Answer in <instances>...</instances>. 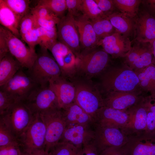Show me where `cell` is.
<instances>
[{
    "label": "cell",
    "mask_w": 155,
    "mask_h": 155,
    "mask_svg": "<svg viewBox=\"0 0 155 155\" xmlns=\"http://www.w3.org/2000/svg\"><path fill=\"white\" fill-rule=\"evenodd\" d=\"M136 17L135 19V40L150 43L155 39V18L145 9Z\"/></svg>",
    "instance_id": "cell-22"
},
{
    "label": "cell",
    "mask_w": 155,
    "mask_h": 155,
    "mask_svg": "<svg viewBox=\"0 0 155 155\" xmlns=\"http://www.w3.org/2000/svg\"><path fill=\"white\" fill-rule=\"evenodd\" d=\"M98 47L81 51L76 56L77 73L82 74L88 79L101 74L108 67L109 55L102 49Z\"/></svg>",
    "instance_id": "cell-3"
},
{
    "label": "cell",
    "mask_w": 155,
    "mask_h": 155,
    "mask_svg": "<svg viewBox=\"0 0 155 155\" xmlns=\"http://www.w3.org/2000/svg\"><path fill=\"white\" fill-rule=\"evenodd\" d=\"M45 33L43 41L40 46L48 50L58 40L56 26L49 28H44Z\"/></svg>",
    "instance_id": "cell-39"
},
{
    "label": "cell",
    "mask_w": 155,
    "mask_h": 155,
    "mask_svg": "<svg viewBox=\"0 0 155 155\" xmlns=\"http://www.w3.org/2000/svg\"><path fill=\"white\" fill-rule=\"evenodd\" d=\"M128 139L129 137L120 129L95 125L94 135L92 142L99 154L108 148L123 146Z\"/></svg>",
    "instance_id": "cell-12"
},
{
    "label": "cell",
    "mask_w": 155,
    "mask_h": 155,
    "mask_svg": "<svg viewBox=\"0 0 155 155\" xmlns=\"http://www.w3.org/2000/svg\"><path fill=\"white\" fill-rule=\"evenodd\" d=\"M59 67L62 76L72 78L77 73L76 56L67 46L57 41L49 49Z\"/></svg>",
    "instance_id": "cell-13"
},
{
    "label": "cell",
    "mask_w": 155,
    "mask_h": 155,
    "mask_svg": "<svg viewBox=\"0 0 155 155\" xmlns=\"http://www.w3.org/2000/svg\"><path fill=\"white\" fill-rule=\"evenodd\" d=\"M57 25L58 41L69 47L76 56L81 52L80 37L74 16L68 12Z\"/></svg>",
    "instance_id": "cell-11"
},
{
    "label": "cell",
    "mask_w": 155,
    "mask_h": 155,
    "mask_svg": "<svg viewBox=\"0 0 155 155\" xmlns=\"http://www.w3.org/2000/svg\"><path fill=\"white\" fill-rule=\"evenodd\" d=\"M143 102L148 111L155 113V98H151L149 96L144 98Z\"/></svg>",
    "instance_id": "cell-50"
},
{
    "label": "cell",
    "mask_w": 155,
    "mask_h": 155,
    "mask_svg": "<svg viewBox=\"0 0 155 155\" xmlns=\"http://www.w3.org/2000/svg\"><path fill=\"white\" fill-rule=\"evenodd\" d=\"M92 126L76 125L67 127L59 142H66L82 148L92 141L94 128Z\"/></svg>",
    "instance_id": "cell-18"
},
{
    "label": "cell",
    "mask_w": 155,
    "mask_h": 155,
    "mask_svg": "<svg viewBox=\"0 0 155 155\" xmlns=\"http://www.w3.org/2000/svg\"><path fill=\"white\" fill-rule=\"evenodd\" d=\"M145 132L155 134V113L148 111L146 127Z\"/></svg>",
    "instance_id": "cell-45"
},
{
    "label": "cell",
    "mask_w": 155,
    "mask_h": 155,
    "mask_svg": "<svg viewBox=\"0 0 155 155\" xmlns=\"http://www.w3.org/2000/svg\"><path fill=\"white\" fill-rule=\"evenodd\" d=\"M91 21L99 41L115 32V28L108 20L107 16Z\"/></svg>",
    "instance_id": "cell-29"
},
{
    "label": "cell",
    "mask_w": 155,
    "mask_h": 155,
    "mask_svg": "<svg viewBox=\"0 0 155 155\" xmlns=\"http://www.w3.org/2000/svg\"><path fill=\"white\" fill-rule=\"evenodd\" d=\"M22 68L19 62L8 53L0 60V87L7 82Z\"/></svg>",
    "instance_id": "cell-27"
},
{
    "label": "cell",
    "mask_w": 155,
    "mask_h": 155,
    "mask_svg": "<svg viewBox=\"0 0 155 155\" xmlns=\"http://www.w3.org/2000/svg\"><path fill=\"white\" fill-rule=\"evenodd\" d=\"M22 152L19 145L0 146V155H20Z\"/></svg>",
    "instance_id": "cell-44"
},
{
    "label": "cell",
    "mask_w": 155,
    "mask_h": 155,
    "mask_svg": "<svg viewBox=\"0 0 155 155\" xmlns=\"http://www.w3.org/2000/svg\"><path fill=\"white\" fill-rule=\"evenodd\" d=\"M143 100L127 111L129 115V119L121 129L128 137L138 135L145 132L148 111L144 105Z\"/></svg>",
    "instance_id": "cell-15"
},
{
    "label": "cell",
    "mask_w": 155,
    "mask_h": 155,
    "mask_svg": "<svg viewBox=\"0 0 155 155\" xmlns=\"http://www.w3.org/2000/svg\"><path fill=\"white\" fill-rule=\"evenodd\" d=\"M49 85L56 94L60 109H63L75 102V89L73 82L61 76L50 81Z\"/></svg>",
    "instance_id": "cell-21"
},
{
    "label": "cell",
    "mask_w": 155,
    "mask_h": 155,
    "mask_svg": "<svg viewBox=\"0 0 155 155\" xmlns=\"http://www.w3.org/2000/svg\"><path fill=\"white\" fill-rule=\"evenodd\" d=\"M129 118V115L127 111L104 106L98 110L94 120L96 125L121 129L126 124Z\"/></svg>",
    "instance_id": "cell-16"
},
{
    "label": "cell",
    "mask_w": 155,
    "mask_h": 155,
    "mask_svg": "<svg viewBox=\"0 0 155 155\" xmlns=\"http://www.w3.org/2000/svg\"><path fill=\"white\" fill-rule=\"evenodd\" d=\"M0 33L6 41L10 53L19 62L22 68L30 69L36 58L37 53L36 52L31 50L19 38L2 26H0Z\"/></svg>",
    "instance_id": "cell-9"
},
{
    "label": "cell",
    "mask_w": 155,
    "mask_h": 155,
    "mask_svg": "<svg viewBox=\"0 0 155 155\" xmlns=\"http://www.w3.org/2000/svg\"><path fill=\"white\" fill-rule=\"evenodd\" d=\"M46 132L45 125L40 115H34L30 124L19 139L22 151L30 155L45 153Z\"/></svg>",
    "instance_id": "cell-4"
},
{
    "label": "cell",
    "mask_w": 155,
    "mask_h": 155,
    "mask_svg": "<svg viewBox=\"0 0 155 155\" xmlns=\"http://www.w3.org/2000/svg\"><path fill=\"white\" fill-rule=\"evenodd\" d=\"M100 80L102 90L106 94L114 92L140 91L137 75L126 64L108 67L101 74Z\"/></svg>",
    "instance_id": "cell-1"
},
{
    "label": "cell",
    "mask_w": 155,
    "mask_h": 155,
    "mask_svg": "<svg viewBox=\"0 0 155 155\" xmlns=\"http://www.w3.org/2000/svg\"><path fill=\"white\" fill-rule=\"evenodd\" d=\"M34 17L35 21V28L39 27L48 29L56 27V25L57 24L53 21Z\"/></svg>",
    "instance_id": "cell-46"
},
{
    "label": "cell",
    "mask_w": 155,
    "mask_h": 155,
    "mask_svg": "<svg viewBox=\"0 0 155 155\" xmlns=\"http://www.w3.org/2000/svg\"><path fill=\"white\" fill-rule=\"evenodd\" d=\"M62 110L66 127L76 125L95 126L93 118L75 102Z\"/></svg>",
    "instance_id": "cell-24"
},
{
    "label": "cell",
    "mask_w": 155,
    "mask_h": 155,
    "mask_svg": "<svg viewBox=\"0 0 155 155\" xmlns=\"http://www.w3.org/2000/svg\"><path fill=\"white\" fill-rule=\"evenodd\" d=\"M67 10L74 17L80 14L81 12L82 0H66Z\"/></svg>",
    "instance_id": "cell-42"
},
{
    "label": "cell",
    "mask_w": 155,
    "mask_h": 155,
    "mask_svg": "<svg viewBox=\"0 0 155 155\" xmlns=\"http://www.w3.org/2000/svg\"><path fill=\"white\" fill-rule=\"evenodd\" d=\"M30 13L34 17L53 21L57 24L60 19L47 8L42 5H37L31 9Z\"/></svg>",
    "instance_id": "cell-36"
},
{
    "label": "cell",
    "mask_w": 155,
    "mask_h": 155,
    "mask_svg": "<svg viewBox=\"0 0 155 155\" xmlns=\"http://www.w3.org/2000/svg\"><path fill=\"white\" fill-rule=\"evenodd\" d=\"M15 100L8 94L0 90V115L8 111L16 103Z\"/></svg>",
    "instance_id": "cell-38"
},
{
    "label": "cell",
    "mask_w": 155,
    "mask_h": 155,
    "mask_svg": "<svg viewBox=\"0 0 155 155\" xmlns=\"http://www.w3.org/2000/svg\"><path fill=\"white\" fill-rule=\"evenodd\" d=\"M21 19L7 5L3 0H0V22L2 26L18 38L20 37L19 26Z\"/></svg>",
    "instance_id": "cell-26"
},
{
    "label": "cell",
    "mask_w": 155,
    "mask_h": 155,
    "mask_svg": "<svg viewBox=\"0 0 155 155\" xmlns=\"http://www.w3.org/2000/svg\"><path fill=\"white\" fill-rule=\"evenodd\" d=\"M46 127L45 153L61 139L66 127L62 110L57 109L39 115Z\"/></svg>",
    "instance_id": "cell-8"
},
{
    "label": "cell",
    "mask_w": 155,
    "mask_h": 155,
    "mask_svg": "<svg viewBox=\"0 0 155 155\" xmlns=\"http://www.w3.org/2000/svg\"><path fill=\"white\" fill-rule=\"evenodd\" d=\"M107 16L116 32L128 38L134 33L135 18L118 12H113Z\"/></svg>",
    "instance_id": "cell-25"
},
{
    "label": "cell",
    "mask_w": 155,
    "mask_h": 155,
    "mask_svg": "<svg viewBox=\"0 0 155 155\" xmlns=\"http://www.w3.org/2000/svg\"><path fill=\"white\" fill-rule=\"evenodd\" d=\"M101 10L106 16L112 13L115 8L113 0H94Z\"/></svg>",
    "instance_id": "cell-43"
},
{
    "label": "cell",
    "mask_w": 155,
    "mask_h": 155,
    "mask_svg": "<svg viewBox=\"0 0 155 155\" xmlns=\"http://www.w3.org/2000/svg\"><path fill=\"white\" fill-rule=\"evenodd\" d=\"M7 5L21 20L30 12L28 0H3Z\"/></svg>",
    "instance_id": "cell-33"
},
{
    "label": "cell",
    "mask_w": 155,
    "mask_h": 155,
    "mask_svg": "<svg viewBox=\"0 0 155 155\" xmlns=\"http://www.w3.org/2000/svg\"><path fill=\"white\" fill-rule=\"evenodd\" d=\"M142 3L145 7L144 9L155 18V0H142Z\"/></svg>",
    "instance_id": "cell-48"
},
{
    "label": "cell",
    "mask_w": 155,
    "mask_h": 155,
    "mask_svg": "<svg viewBox=\"0 0 155 155\" xmlns=\"http://www.w3.org/2000/svg\"><path fill=\"white\" fill-rule=\"evenodd\" d=\"M20 146L18 138L9 128L0 120V146Z\"/></svg>",
    "instance_id": "cell-35"
},
{
    "label": "cell",
    "mask_w": 155,
    "mask_h": 155,
    "mask_svg": "<svg viewBox=\"0 0 155 155\" xmlns=\"http://www.w3.org/2000/svg\"><path fill=\"white\" fill-rule=\"evenodd\" d=\"M140 92H111L106 94L103 98L104 106L126 111L142 102L144 98L139 96Z\"/></svg>",
    "instance_id": "cell-19"
},
{
    "label": "cell",
    "mask_w": 155,
    "mask_h": 155,
    "mask_svg": "<svg viewBox=\"0 0 155 155\" xmlns=\"http://www.w3.org/2000/svg\"><path fill=\"white\" fill-rule=\"evenodd\" d=\"M37 5L47 8L60 19L67 10L66 0H40Z\"/></svg>",
    "instance_id": "cell-31"
},
{
    "label": "cell",
    "mask_w": 155,
    "mask_h": 155,
    "mask_svg": "<svg viewBox=\"0 0 155 155\" xmlns=\"http://www.w3.org/2000/svg\"><path fill=\"white\" fill-rule=\"evenodd\" d=\"M74 17L79 36L81 52L98 47L99 40L91 20L82 14Z\"/></svg>",
    "instance_id": "cell-20"
},
{
    "label": "cell",
    "mask_w": 155,
    "mask_h": 155,
    "mask_svg": "<svg viewBox=\"0 0 155 155\" xmlns=\"http://www.w3.org/2000/svg\"><path fill=\"white\" fill-rule=\"evenodd\" d=\"M126 64L135 72L153 63L149 43L136 41L125 57Z\"/></svg>",
    "instance_id": "cell-14"
},
{
    "label": "cell",
    "mask_w": 155,
    "mask_h": 155,
    "mask_svg": "<svg viewBox=\"0 0 155 155\" xmlns=\"http://www.w3.org/2000/svg\"><path fill=\"white\" fill-rule=\"evenodd\" d=\"M125 145L130 155H155V134L144 132L129 136Z\"/></svg>",
    "instance_id": "cell-23"
},
{
    "label": "cell",
    "mask_w": 155,
    "mask_h": 155,
    "mask_svg": "<svg viewBox=\"0 0 155 155\" xmlns=\"http://www.w3.org/2000/svg\"><path fill=\"white\" fill-rule=\"evenodd\" d=\"M20 155H30L27 153L24 152L22 151Z\"/></svg>",
    "instance_id": "cell-52"
},
{
    "label": "cell",
    "mask_w": 155,
    "mask_h": 155,
    "mask_svg": "<svg viewBox=\"0 0 155 155\" xmlns=\"http://www.w3.org/2000/svg\"><path fill=\"white\" fill-rule=\"evenodd\" d=\"M81 155H100V154L92 142L83 146Z\"/></svg>",
    "instance_id": "cell-47"
},
{
    "label": "cell",
    "mask_w": 155,
    "mask_h": 155,
    "mask_svg": "<svg viewBox=\"0 0 155 155\" xmlns=\"http://www.w3.org/2000/svg\"></svg>",
    "instance_id": "cell-54"
},
{
    "label": "cell",
    "mask_w": 155,
    "mask_h": 155,
    "mask_svg": "<svg viewBox=\"0 0 155 155\" xmlns=\"http://www.w3.org/2000/svg\"><path fill=\"white\" fill-rule=\"evenodd\" d=\"M98 46L113 58L125 57L132 47L129 38L116 32L100 40Z\"/></svg>",
    "instance_id": "cell-17"
},
{
    "label": "cell",
    "mask_w": 155,
    "mask_h": 155,
    "mask_svg": "<svg viewBox=\"0 0 155 155\" xmlns=\"http://www.w3.org/2000/svg\"><path fill=\"white\" fill-rule=\"evenodd\" d=\"M115 8L120 12L135 18L137 15L139 5L142 0H113Z\"/></svg>",
    "instance_id": "cell-30"
},
{
    "label": "cell",
    "mask_w": 155,
    "mask_h": 155,
    "mask_svg": "<svg viewBox=\"0 0 155 155\" xmlns=\"http://www.w3.org/2000/svg\"><path fill=\"white\" fill-rule=\"evenodd\" d=\"M23 102L33 115L60 109L56 94L49 84L37 86Z\"/></svg>",
    "instance_id": "cell-6"
},
{
    "label": "cell",
    "mask_w": 155,
    "mask_h": 155,
    "mask_svg": "<svg viewBox=\"0 0 155 155\" xmlns=\"http://www.w3.org/2000/svg\"><path fill=\"white\" fill-rule=\"evenodd\" d=\"M38 86L49 84L50 81L62 76L59 67L48 51L41 48L27 74Z\"/></svg>",
    "instance_id": "cell-2"
},
{
    "label": "cell",
    "mask_w": 155,
    "mask_h": 155,
    "mask_svg": "<svg viewBox=\"0 0 155 155\" xmlns=\"http://www.w3.org/2000/svg\"><path fill=\"white\" fill-rule=\"evenodd\" d=\"M100 155H130L129 150L125 145L108 148L102 152Z\"/></svg>",
    "instance_id": "cell-41"
},
{
    "label": "cell",
    "mask_w": 155,
    "mask_h": 155,
    "mask_svg": "<svg viewBox=\"0 0 155 155\" xmlns=\"http://www.w3.org/2000/svg\"><path fill=\"white\" fill-rule=\"evenodd\" d=\"M34 118L29 109L22 102L16 103L1 115L2 121L19 139L32 121Z\"/></svg>",
    "instance_id": "cell-7"
},
{
    "label": "cell",
    "mask_w": 155,
    "mask_h": 155,
    "mask_svg": "<svg viewBox=\"0 0 155 155\" xmlns=\"http://www.w3.org/2000/svg\"><path fill=\"white\" fill-rule=\"evenodd\" d=\"M35 28L34 18L30 12L21 20L19 26L21 37Z\"/></svg>",
    "instance_id": "cell-37"
},
{
    "label": "cell",
    "mask_w": 155,
    "mask_h": 155,
    "mask_svg": "<svg viewBox=\"0 0 155 155\" xmlns=\"http://www.w3.org/2000/svg\"><path fill=\"white\" fill-rule=\"evenodd\" d=\"M81 12L90 20L106 16L94 0H82Z\"/></svg>",
    "instance_id": "cell-32"
},
{
    "label": "cell",
    "mask_w": 155,
    "mask_h": 155,
    "mask_svg": "<svg viewBox=\"0 0 155 155\" xmlns=\"http://www.w3.org/2000/svg\"><path fill=\"white\" fill-rule=\"evenodd\" d=\"M9 52L6 41L2 34L0 33V60Z\"/></svg>",
    "instance_id": "cell-49"
},
{
    "label": "cell",
    "mask_w": 155,
    "mask_h": 155,
    "mask_svg": "<svg viewBox=\"0 0 155 155\" xmlns=\"http://www.w3.org/2000/svg\"><path fill=\"white\" fill-rule=\"evenodd\" d=\"M42 155H50L49 153H44Z\"/></svg>",
    "instance_id": "cell-53"
},
{
    "label": "cell",
    "mask_w": 155,
    "mask_h": 155,
    "mask_svg": "<svg viewBox=\"0 0 155 155\" xmlns=\"http://www.w3.org/2000/svg\"><path fill=\"white\" fill-rule=\"evenodd\" d=\"M82 148L66 142H58L50 150V155H81Z\"/></svg>",
    "instance_id": "cell-34"
},
{
    "label": "cell",
    "mask_w": 155,
    "mask_h": 155,
    "mask_svg": "<svg viewBox=\"0 0 155 155\" xmlns=\"http://www.w3.org/2000/svg\"><path fill=\"white\" fill-rule=\"evenodd\" d=\"M38 86L21 69L7 82L0 86V90L9 95L17 102H23Z\"/></svg>",
    "instance_id": "cell-10"
},
{
    "label": "cell",
    "mask_w": 155,
    "mask_h": 155,
    "mask_svg": "<svg viewBox=\"0 0 155 155\" xmlns=\"http://www.w3.org/2000/svg\"><path fill=\"white\" fill-rule=\"evenodd\" d=\"M21 37L27 44L30 49L35 52V46L37 44H40V40L36 28H33Z\"/></svg>",
    "instance_id": "cell-40"
},
{
    "label": "cell",
    "mask_w": 155,
    "mask_h": 155,
    "mask_svg": "<svg viewBox=\"0 0 155 155\" xmlns=\"http://www.w3.org/2000/svg\"><path fill=\"white\" fill-rule=\"evenodd\" d=\"M153 57V64L155 65V39L150 43Z\"/></svg>",
    "instance_id": "cell-51"
},
{
    "label": "cell",
    "mask_w": 155,
    "mask_h": 155,
    "mask_svg": "<svg viewBox=\"0 0 155 155\" xmlns=\"http://www.w3.org/2000/svg\"><path fill=\"white\" fill-rule=\"evenodd\" d=\"M135 72L139 80L140 89L149 92L151 98H155V65L153 63Z\"/></svg>",
    "instance_id": "cell-28"
},
{
    "label": "cell",
    "mask_w": 155,
    "mask_h": 155,
    "mask_svg": "<svg viewBox=\"0 0 155 155\" xmlns=\"http://www.w3.org/2000/svg\"><path fill=\"white\" fill-rule=\"evenodd\" d=\"M75 89V102L93 119L98 110L104 106L103 98L98 89L88 82H73Z\"/></svg>",
    "instance_id": "cell-5"
}]
</instances>
